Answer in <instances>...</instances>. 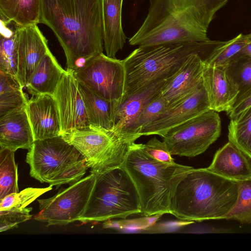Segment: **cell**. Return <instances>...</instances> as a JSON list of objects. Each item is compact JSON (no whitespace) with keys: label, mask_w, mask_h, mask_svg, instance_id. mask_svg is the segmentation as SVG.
Returning <instances> with one entry per match:
<instances>
[{"label":"cell","mask_w":251,"mask_h":251,"mask_svg":"<svg viewBox=\"0 0 251 251\" xmlns=\"http://www.w3.org/2000/svg\"><path fill=\"white\" fill-rule=\"evenodd\" d=\"M40 23L57 38L67 70L75 71L102 53V0H41Z\"/></svg>","instance_id":"6da1fadb"},{"label":"cell","mask_w":251,"mask_h":251,"mask_svg":"<svg viewBox=\"0 0 251 251\" xmlns=\"http://www.w3.org/2000/svg\"><path fill=\"white\" fill-rule=\"evenodd\" d=\"M228 0H150L143 24L128 41L132 46L204 42L216 13Z\"/></svg>","instance_id":"7a4b0ae2"},{"label":"cell","mask_w":251,"mask_h":251,"mask_svg":"<svg viewBox=\"0 0 251 251\" xmlns=\"http://www.w3.org/2000/svg\"><path fill=\"white\" fill-rule=\"evenodd\" d=\"M239 181L230 179L206 168L187 172L175 186L170 213L186 221L226 220L238 196Z\"/></svg>","instance_id":"3957f363"},{"label":"cell","mask_w":251,"mask_h":251,"mask_svg":"<svg viewBox=\"0 0 251 251\" xmlns=\"http://www.w3.org/2000/svg\"><path fill=\"white\" fill-rule=\"evenodd\" d=\"M223 42L209 39L139 46L123 60L126 75L123 99L150 83L170 77L193 54L201 55L206 60Z\"/></svg>","instance_id":"277c9868"},{"label":"cell","mask_w":251,"mask_h":251,"mask_svg":"<svg viewBox=\"0 0 251 251\" xmlns=\"http://www.w3.org/2000/svg\"><path fill=\"white\" fill-rule=\"evenodd\" d=\"M137 191L140 213L146 216L170 213L173 190L183 176L193 167L158 161L133 143L122 165Z\"/></svg>","instance_id":"5b68a950"},{"label":"cell","mask_w":251,"mask_h":251,"mask_svg":"<svg viewBox=\"0 0 251 251\" xmlns=\"http://www.w3.org/2000/svg\"><path fill=\"white\" fill-rule=\"evenodd\" d=\"M25 161L32 177L52 186L73 184L89 168L83 155L61 135L34 141Z\"/></svg>","instance_id":"8992f818"},{"label":"cell","mask_w":251,"mask_h":251,"mask_svg":"<svg viewBox=\"0 0 251 251\" xmlns=\"http://www.w3.org/2000/svg\"><path fill=\"white\" fill-rule=\"evenodd\" d=\"M96 175L89 203L78 221L85 224L115 218L126 219L140 213L137 191L123 166Z\"/></svg>","instance_id":"52a82bcc"},{"label":"cell","mask_w":251,"mask_h":251,"mask_svg":"<svg viewBox=\"0 0 251 251\" xmlns=\"http://www.w3.org/2000/svg\"><path fill=\"white\" fill-rule=\"evenodd\" d=\"M61 136L83 155L91 174H95L122 166L130 146L135 142L91 126Z\"/></svg>","instance_id":"ba28073f"},{"label":"cell","mask_w":251,"mask_h":251,"mask_svg":"<svg viewBox=\"0 0 251 251\" xmlns=\"http://www.w3.org/2000/svg\"><path fill=\"white\" fill-rule=\"evenodd\" d=\"M221 132L219 114L209 110L170 129L162 138L172 155L193 157L206 151Z\"/></svg>","instance_id":"9c48e42d"},{"label":"cell","mask_w":251,"mask_h":251,"mask_svg":"<svg viewBox=\"0 0 251 251\" xmlns=\"http://www.w3.org/2000/svg\"><path fill=\"white\" fill-rule=\"evenodd\" d=\"M96 181V175L90 174L52 197L37 200L39 211L34 219L48 226H64L78 221L86 209Z\"/></svg>","instance_id":"30bf717a"},{"label":"cell","mask_w":251,"mask_h":251,"mask_svg":"<svg viewBox=\"0 0 251 251\" xmlns=\"http://www.w3.org/2000/svg\"><path fill=\"white\" fill-rule=\"evenodd\" d=\"M77 81L101 98L122 102L126 88L123 60L112 58L102 53L88 60L74 71Z\"/></svg>","instance_id":"8fae6325"},{"label":"cell","mask_w":251,"mask_h":251,"mask_svg":"<svg viewBox=\"0 0 251 251\" xmlns=\"http://www.w3.org/2000/svg\"><path fill=\"white\" fill-rule=\"evenodd\" d=\"M60 120L61 135L90 126L78 82L66 70L53 94Z\"/></svg>","instance_id":"7c38bea8"},{"label":"cell","mask_w":251,"mask_h":251,"mask_svg":"<svg viewBox=\"0 0 251 251\" xmlns=\"http://www.w3.org/2000/svg\"><path fill=\"white\" fill-rule=\"evenodd\" d=\"M167 78L154 81L125 98L119 104L114 119L111 132L118 137L136 141L138 119L146 106L155 98Z\"/></svg>","instance_id":"4fadbf2b"},{"label":"cell","mask_w":251,"mask_h":251,"mask_svg":"<svg viewBox=\"0 0 251 251\" xmlns=\"http://www.w3.org/2000/svg\"><path fill=\"white\" fill-rule=\"evenodd\" d=\"M209 110L210 103L202 83L186 98L144 127L139 134L158 135L162 137L170 129Z\"/></svg>","instance_id":"5bb4252c"},{"label":"cell","mask_w":251,"mask_h":251,"mask_svg":"<svg viewBox=\"0 0 251 251\" xmlns=\"http://www.w3.org/2000/svg\"><path fill=\"white\" fill-rule=\"evenodd\" d=\"M18 68L16 77L23 88L42 57L50 50L48 40L37 25L21 26L17 25Z\"/></svg>","instance_id":"9a60e30c"},{"label":"cell","mask_w":251,"mask_h":251,"mask_svg":"<svg viewBox=\"0 0 251 251\" xmlns=\"http://www.w3.org/2000/svg\"><path fill=\"white\" fill-rule=\"evenodd\" d=\"M205 60L201 55L193 54L167 78L160 93L167 100L169 108L186 98L202 84Z\"/></svg>","instance_id":"2e32d148"},{"label":"cell","mask_w":251,"mask_h":251,"mask_svg":"<svg viewBox=\"0 0 251 251\" xmlns=\"http://www.w3.org/2000/svg\"><path fill=\"white\" fill-rule=\"evenodd\" d=\"M25 109L34 141L61 135L59 114L53 96L32 97L27 100Z\"/></svg>","instance_id":"e0dca14e"},{"label":"cell","mask_w":251,"mask_h":251,"mask_svg":"<svg viewBox=\"0 0 251 251\" xmlns=\"http://www.w3.org/2000/svg\"><path fill=\"white\" fill-rule=\"evenodd\" d=\"M202 83L206 91L211 110L228 111L234 103L238 90L227 75L225 67L205 64Z\"/></svg>","instance_id":"ac0fdd59"},{"label":"cell","mask_w":251,"mask_h":251,"mask_svg":"<svg viewBox=\"0 0 251 251\" xmlns=\"http://www.w3.org/2000/svg\"><path fill=\"white\" fill-rule=\"evenodd\" d=\"M34 142L25 105L0 117V146L15 152L29 150Z\"/></svg>","instance_id":"d6986e66"},{"label":"cell","mask_w":251,"mask_h":251,"mask_svg":"<svg viewBox=\"0 0 251 251\" xmlns=\"http://www.w3.org/2000/svg\"><path fill=\"white\" fill-rule=\"evenodd\" d=\"M206 168L226 178L241 181L251 177V158L228 141L216 152Z\"/></svg>","instance_id":"ffe728a7"},{"label":"cell","mask_w":251,"mask_h":251,"mask_svg":"<svg viewBox=\"0 0 251 251\" xmlns=\"http://www.w3.org/2000/svg\"><path fill=\"white\" fill-rule=\"evenodd\" d=\"M124 0H102L104 49L106 55L115 58L127 39L122 21Z\"/></svg>","instance_id":"44dd1931"},{"label":"cell","mask_w":251,"mask_h":251,"mask_svg":"<svg viewBox=\"0 0 251 251\" xmlns=\"http://www.w3.org/2000/svg\"><path fill=\"white\" fill-rule=\"evenodd\" d=\"M65 71L49 50L38 64L25 87L33 96H53Z\"/></svg>","instance_id":"7402d4cb"},{"label":"cell","mask_w":251,"mask_h":251,"mask_svg":"<svg viewBox=\"0 0 251 251\" xmlns=\"http://www.w3.org/2000/svg\"><path fill=\"white\" fill-rule=\"evenodd\" d=\"M78 84L90 126L111 131L120 103L105 100L81 83Z\"/></svg>","instance_id":"603a6c76"},{"label":"cell","mask_w":251,"mask_h":251,"mask_svg":"<svg viewBox=\"0 0 251 251\" xmlns=\"http://www.w3.org/2000/svg\"><path fill=\"white\" fill-rule=\"evenodd\" d=\"M41 0H0V22L24 26L40 23Z\"/></svg>","instance_id":"cb8c5ba5"},{"label":"cell","mask_w":251,"mask_h":251,"mask_svg":"<svg viewBox=\"0 0 251 251\" xmlns=\"http://www.w3.org/2000/svg\"><path fill=\"white\" fill-rule=\"evenodd\" d=\"M1 23L0 71L16 76L18 68L17 25Z\"/></svg>","instance_id":"d4e9b609"},{"label":"cell","mask_w":251,"mask_h":251,"mask_svg":"<svg viewBox=\"0 0 251 251\" xmlns=\"http://www.w3.org/2000/svg\"><path fill=\"white\" fill-rule=\"evenodd\" d=\"M228 141L251 158V106L231 119Z\"/></svg>","instance_id":"484cf974"},{"label":"cell","mask_w":251,"mask_h":251,"mask_svg":"<svg viewBox=\"0 0 251 251\" xmlns=\"http://www.w3.org/2000/svg\"><path fill=\"white\" fill-rule=\"evenodd\" d=\"M246 35L240 33L228 41H223L204 61L211 67H225L244 55L243 50L246 45Z\"/></svg>","instance_id":"4316f807"},{"label":"cell","mask_w":251,"mask_h":251,"mask_svg":"<svg viewBox=\"0 0 251 251\" xmlns=\"http://www.w3.org/2000/svg\"><path fill=\"white\" fill-rule=\"evenodd\" d=\"M15 152L7 148L0 149V199L19 192L17 166Z\"/></svg>","instance_id":"83f0119b"},{"label":"cell","mask_w":251,"mask_h":251,"mask_svg":"<svg viewBox=\"0 0 251 251\" xmlns=\"http://www.w3.org/2000/svg\"><path fill=\"white\" fill-rule=\"evenodd\" d=\"M225 69L230 80L238 90L236 99L251 90L250 57L243 55L227 65Z\"/></svg>","instance_id":"f1b7e54d"},{"label":"cell","mask_w":251,"mask_h":251,"mask_svg":"<svg viewBox=\"0 0 251 251\" xmlns=\"http://www.w3.org/2000/svg\"><path fill=\"white\" fill-rule=\"evenodd\" d=\"M226 220L242 224L251 223V177L239 181L237 202Z\"/></svg>","instance_id":"f546056e"},{"label":"cell","mask_w":251,"mask_h":251,"mask_svg":"<svg viewBox=\"0 0 251 251\" xmlns=\"http://www.w3.org/2000/svg\"><path fill=\"white\" fill-rule=\"evenodd\" d=\"M52 186L46 188H26L0 199V210L21 209L26 207L42 194L51 190Z\"/></svg>","instance_id":"4dcf8cb0"},{"label":"cell","mask_w":251,"mask_h":251,"mask_svg":"<svg viewBox=\"0 0 251 251\" xmlns=\"http://www.w3.org/2000/svg\"><path fill=\"white\" fill-rule=\"evenodd\" d=\"M169 108L167 100L160 92L146 106L140 114L136 123V133L140 135L139 132L141 129L157 119Z\"/></svg>","instance_id":"1f68e13d"},{"label":"cell","mask_w":251,"mask_h":251,"mask_svg":"<svg viewBox=\"0 0 251 251\" xmlns=\"http://www.w3.org/2000/svg\"><path fill=\"white\" fill-rule=\"evenodd\" d=\"M32 207L21 209L0 210V231H5L18 226V224L29 220Z\"/></svg>","instance_id":"d6a6232c"},{"label":"cell","mask_w":251,"mask_h":251,"mask_svg":"<svg viewBox=\"0 0 251 251\" xmlns=\"http://www.w3.org/2000/svg\"><path fill=\"white\" fill-rule=\"evenodd\" d=\"M23 88L0 94V117L11 111L26 105L28 100Z\"/></svg>","instance_id":"836d02e7"},{"label":"cell","mask_w":251,"mask_h":251,"mask_svg":"<svg viewBox=\"0 0 251 251\" xmlns=\"http://www.w3.org/2000/svg\"><path fill=\"white\" fill-rule=\"evenodd\" d=\"M142 147L149 155L158 161L169 164L176 163L165 143L159 141L156 137L152 138L146 144H142Z\"/></svg>","instance_id":"e575fe53"},{"label":"cell","mask_w":251,"mask_h":251,"mask_svg":"<svg viewBox=\"0 0 251 251\" xmlns=\"http://www.w3.org/2000/svg\"><path fill=\"white\" fill-rule=\"evenodd\" d=\"M251 106V90L238 98L231 108L226 112L231 119Z\"/></svg>","instance_id":"d590c367"},{"label":"cell","mask_w":251,"mask_h":251,"mask_svg":"<svg viewBox=\"0 0 251 251\" xmlns=\"http://www.w3.org/2000/svg\"><path fill=\"white\" fill-rule=\"evenodd\" d=\"M246 36L247 43L243 50V54L251 58V32L246 34Z\"/></svg>","instance_id":"8d00e7d4"}]
</instances>
